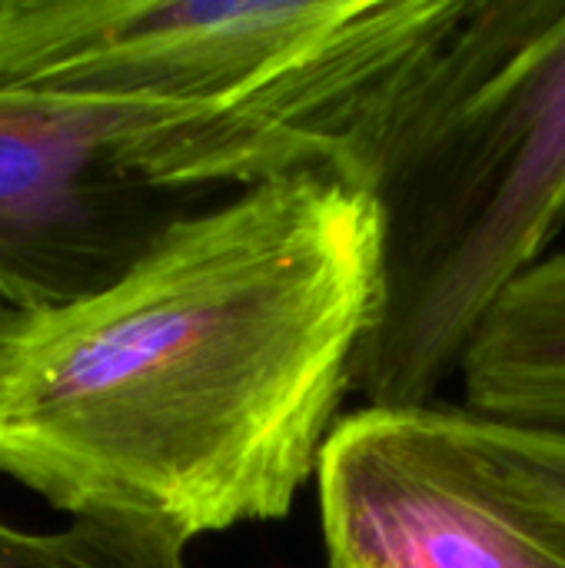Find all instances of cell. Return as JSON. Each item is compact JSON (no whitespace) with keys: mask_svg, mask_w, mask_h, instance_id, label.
<instances>
[{"mask_svg":"<svg viewBox=\"0 0 565 568\" xmlns=\"http://www.w3.org/2000/svg\"><path fill=\"white\" fill-rule=\"evenodd\" d=\"M353 180L383 240L353 393L430 409L565 223V0H473L380 116Z\"/></svg>","mask_w":565,"mask_h":568,"instance_id":"obj_2","label":"cell"},{"mask_svg":"<svg viewBox=\"0 0 565 568\" xmlns=\"http://www.w3.org/2000/svg\"><path fill=\"white\" fill-rule=\"evenodd\" d=\"M186 539L127 516H77L53 532L0 519V568H186Z\"/></svg>","mask_w":565,"mask_h":568,"instance_id":"obj_6","label":"cell"},{"mask_svg":"<svg viewBox=\"0 0 565 568\" xmlns=\"http://www.w3.org/2000/svg\"><path fill=\"white\" fill-rule=\"evenodd\" d=\"M153 106L0 93V310L73 306L193 213L123 170Z\"/></svg>","mask_w":565,"mask_h":568,"instance_id":"obj_3","label":"cell"},{"mask_svg":"<svg viewBox=\"0 0 565 568\" xmlns=\"http://www.w3.org/2000/svg\"><path fill=\"white\" fill-rule=\"evenodd\" d=\"M330 568H565L430 433L420 409H356L316 469Z\"/></svg>","mask_w":565,"mask_h":568,"instance_id":"obj_4","label":"cell"},{"mask_svg":"<svg viewBox=\"0 0 565 568\" xmlns=\"http://www.w3.org/2000/svg\"><path fill=\"white\" fill-rule=\"evenodd\" d=\"M420 416L480 489L565 552V436L443 406Z\"/></svg>","mask_w":565,"mask_h":568,"instance_id":"obj_5","label":"cell"},{"mask_svg":"<svg viewBox=\"0 0 565 568\" xmlns=\"http://www.w3.org/2000/svg\"><path fill=\"white\" fill-rule=\"evenodd\" d=\"M383 300L373 196L303 170L180 216L117 283L0 310V476L186 542L286 519Z\"/></svg>","mask_w":565,"mask_h":568,"instance_id":"obj_1","label":"cell"}]
</instances>
